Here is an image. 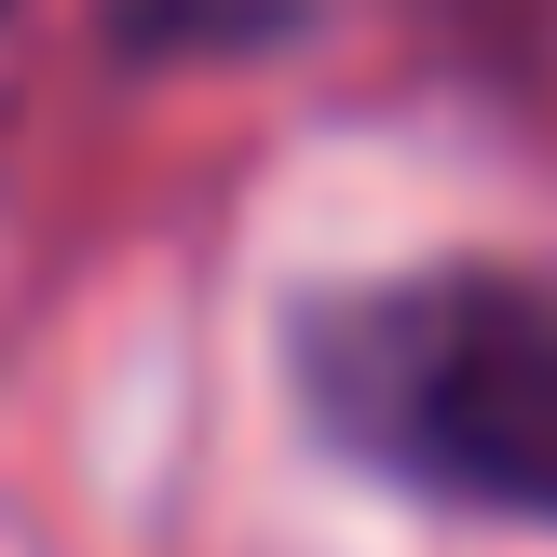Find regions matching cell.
<instances>
[{"mask_svg": "<svg viewBox=\"0 0 557 557\" xmlns=\"http://www.w3.org/2000/svg\"><path fill=\"white\" fill-rule=\"evenodd\" d=\"M326 435L435 504L557 531V272H408L299 326Z\"/></svg>", "mask_w": 557, "mask_h": 557, "instance_id": "1", "label": "cell"}]
</instances>
